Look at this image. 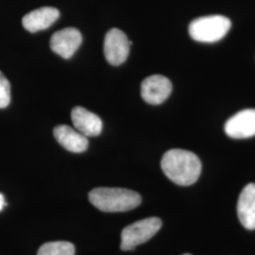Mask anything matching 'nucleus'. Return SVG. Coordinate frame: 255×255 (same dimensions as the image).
<instances>
[{
  "label": "nucleus",
  "mask_w": 255,
  "mask_h": 255,
  "mask_svg": "<svg viewBox=\"0 0 255 255\" xmlns=\"http://www.w3.org/2000/svg\"><path fill=\"white\" fill-rule=\"evenodd\" d=\"M161 167L174 183L188 186L198 181L201 172V160L191 151L174 148L164 153Z\"/></svg>",
  "instance_id": "obj_1"
},
{
  "label": "nucleus",
  "mask_w": 255,
  "mask_h": 255,
  "mask_svg": "<svg viewBox=\"0 0 255 255\" xmlns=\"http://www.w3.org/2000/svg\"><path fill=\"white\" fill-rule=\"evenodd\" d=\"M92 204L105 213L127 212L141 204V196L135 191L125 188L99 187L89 193Z\"/></svg>",
  "instance_id": "obj_2"
},
{
  "label": "nucleus",
  "mask_w": 255,
  "mask_h": 255,
  "mask_svg": "<svg viewBox=\"0 0 255 255\" xmlns=\"http://www.w3.org/2000/svg\"><path fill=\"white\" fill-rule=\"evenodd\" d=\"M232 23L223 15H208L195 19L189 25L193 40L201 43H215L228 33Z\"/></svg>",
  "instance_id": "obj_3"
},
{
  "label": "nucleus",
  "mask_w": 255,
  "mask_h": 255,
  "mask_svg": "<svg viewBox=\"0 0 255 255\" xmlns=\"http://www.w3.org/2000/svg\"><path fill=\"white\" fill-rule=\"evenodd\" d=\"M162 227V220L158 218H147L136 221L123 229L121 233L122 251H132L154 237Z\"/></svg>",
  "instance_id": "obj_4"
},
{
  "label": "nucleus",
  "mask_w": 255,
  "mask_h": 255,
  "mask_svg": "<svg viewBox=\"0 0 255 255\" xmlns=\"http://www.w3.org/2000/svg\"><path fill=\"white\" fill-rule=\"evenodd\" d=\"M104 55L112 65H120L127 60L130 42L127 35L119 28H112L104 39Z\"/></svg>",
  "instance_id": "obj_5"
},
{
  "label": "nucleus",
  "mask_w": 255,
  "mask_h": 255,
  "mask_svg": "<svg viewBox=\"0 0 255 255\" xmlns=\"http://www.w3.org/2000/svg\"><path fill=\"white\" fill-rule=\"evenodd\" d=\"M172 84L162 75H153L146 78L141 85V96L148 104L163 103L171 94Z\"/></svg>",
  "instance_id": "obj_6"
},
{
  "label": "nucleus",
  "mask_w": 255,
  "mask_h": 255,
  "mask_svg": "<svg viewBox=\"0 0 255 255\" xmlns=\"http://www.w3.org/2000/svg\"><path fill=\"white\" fill-rule=\"evenodd\" d=\"M82 33L80 30L75 27H66L52 35L50 47L56 54L64 59H69L82 45Z\"/></svg>",
  "instance_id": "obj_7"
},
{
  "label": "nucleus",
  "mask_w": 255,
  "mask_h": 255,
  "mask_svg": "<svg viewBox=\"0 0 255 255\" xmlns=\"http://www.w3.org/2000/svg\"><path fill=\"white\" fill-rule=\"evenodd\" d=\"M225 132L235 139H245L255 135V109L238 112L225 124Z\"/></svg>",
  "instance_id": "obj_8"
},
{
  "label": "nucleus",
  "mask_w": 255,
  "mask_h": 255,
  "mask_svg": "<svg viewBox=\"0 0 255 255\" xmlns=\"http://www.w3.org/2000/svg\"><path fill=\"white\" fill-rule=\"evenodd\" d=\"M74 127L84 136L94 137L101 134L102 121L99 116L82 107H75L71 112Z\"/></svg>",
  "instance_id": "obj_9"
},
{
  "label": "nucleus",
  "mask_w": 255,
  "mask_h": 255,
  "mask_svg": "<svg viewBox=\"0 0 255 255\" xmlns=\"http://www.w3.org/2000/svg\"><path fill=\"white\" fill-rule=\"evenodd\" d=\"M60 16V11L52 7H43L34 9L22 19L23 27L29 32H37L53 25Z\"/></svg>",
  "instance_id": "obj_10"
},
{
  "label": "nucleus",
  "mask_w": 255,
  "mask_h": 255,
  "mask_svg": "<svg viewBox=\"0 0 255 255\" xmlns=\"http://www.w3.org/2000/svg\"><path fill=\"white\" fill-rule=\"evenodd\" d=\"M237 215L248 230L255 229V183H249L241 192L237 202Z\"/></svg>",
  "instance_id": "obj_11"
},
{
  "label": "nucleus",
  "mask_w": 255,
  "mask_h": 255,
  "mask_svg": "<svg viewBox=\"0 0 255 255\" xmlns=\"http://www.w3.org/2000/svg\"><path fill=\"white\" fill-rule=\"evenodd\" d=\"M54 137L61 146L74 153L83 152L88 147L87 137L67 125H60L55 128Z\"/></svg>",
  "instance_id": "obj_12"
},
{
  "label": "nucleus",
  "mask_w": 255,
  "mask_h": 255,
  "mask_svg": "<svg viewBox=\"0 0 255 255\" xmlns=\"http://www.w3.org/2000/svg\"><path fill=\"white\" fill-rule=\"evenodd\" d=\"M37 255H75V246L70 242H47L39 248Z\"/></svg>",
  "instance_id": "obj_13"
},
{
  "label": "nucleus",
  "mask_w": 255,
  "mask_h": 255,
  "mask_svg": "<svg viewBox=\"0 0 255 255\" xmlns=\"http://www.w3.org/2000/svg\"><path fill=\"white\" fill-rule=\"evenodd\" d=\"M10 102V84L0 71V109L8 107Z\"/></svg>",
  "instance_id": "obj_14"
},
{
  "label": "nucleus",
  "mask_w": 255,
  "mask_h": 255,
  "mask_svg": "<svg viewBox=\"0 0 255 255\" xmlns=\"http://www.w3.org/2000/svg\"><path fill=\"white\" fill-rule=\"evenodd\" d=\"M6 205L5 203V199H4V196L0 193V211L4 208V206Z\"/></svg>",
  "instance_id": "obj_15"
},
{
  "label": "nucleus",
  "mask_w": 255,
  "mask_h": 255,
  "mask_svg": "<svg viewBox=\"0 0 255 255\" xmlns=\"http://www.w3.org/2000/svg\"><path fill=\"white\" fill-rule=\"evenodd\" d=\"M189 255V254H185V255Z\"/></svg>",
  "instance_id": "obj_16"
}]
</instances>
